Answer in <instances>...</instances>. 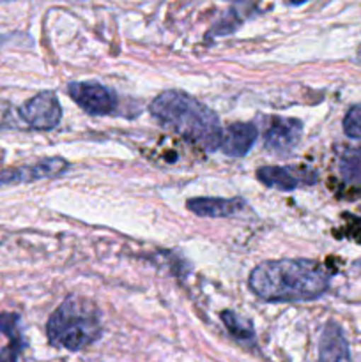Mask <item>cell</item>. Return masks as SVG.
<instances>
[{"label":"cell","instance_id":"7","mask_svg":"<svg viewBox=\"0 0 361 362\" xmlns=\"http://www.w3.org/2000/svg\"><path fill=\"white\" fill-rule=\"evenodd\" d=\"M67 168H69V165L62 158H46L34 163V165L0 170V187L23 182H35V180L42 179H53V177L62 175Z\"/></svg>","mask_w":361,"mask_h":362},{"label":"cell","instance_id":"14","mask_svg":"<svg viewBox=\"0 0 361 362\" xmlns=\"http://www.w3.org/2000/svg\"><path fill=\"white\" fill-rule=\"evenodd\" d=\"M222 320L223 324H225L227 331H229L234 338L241 339V341H251V339H253V327H251L250 322L237 317L234 311H223Z\"/></svg>","mask_w":361,"mask_h":362},{"label":"cell","instance_id":"2","mask_svg":"<svg viewBox=\"0 0 361 362\" xmlns=\"http://www.w3.org/2000/svg\"><path fill=\"white\" fill-rule=\"evenodd\" d=\"M149 112L166 129L183 138L197 141L207 151H216L222 144V126L212 110L180 90L161 92L149 106Z\"/></svg>","mask_w":361,"mask_h":362},{"label":"cell","instance_id":"13","mask_svg":"<svg viewBox=\"0 0 361 362\" xmlns=\"http://www.w3.org/2000/svg\"><path fill=\"white\" fill-rule=\"evenodd\" d=\"M340 173L347 182H361V148H347L340 156Z\"/></svg>","mask_w":361,"mask_h":362},{"label":"cell","instance_id":"11","mask_svg":"<svg viewBox=\"0 0 361 362\" xmlns=\"http://www.w3.org/2000/svg\"><path fill=\"white\" fill-rule=\"evenodd\" d=\"M255 175L264 186L280 191H294L301 186V182H306L304 180L306 177L301 175L297 170L287 168V166H262Z\"/></svg>","mask_w":361,"mask_h":362},{"label":"cell","instance_id":"10","mask_svg":"<svg viewBox=\"0 0 361 362\" xmlns=\"http://www.w3.org/2000/svg\"><path fill=\"white\" fill-rule=\"evenodd\" d=\"M186 207L200 218H229L244 207L241 198H191Z\"/></svg>","mask_w":361,"mask_h":362},{"label":"cell","instance_id":"17","mask_svg":"<svg viewBox=\"0 0 361 362\" xmlns=\"http://www.w3.org/2000/svg\"><path fill=\"white\" fill-rule=\"evenodd\" d=\"M360 60H361V53H360Z\"/></svg>","mask_w":361,"mask_h":362},{"label":"cell","instance_id":"1","mask_svg":"<svg viewBox=\"0 0 361 362\" xmlns=\"http://www.w3.org/2000/svg\"><path fill=\"white\" fill-rule=\"evenodd\" d=\"M248 283L258 299L268 303H297L324 296L329 288V276L317 262L287 258L257 265Z\"/></svg>","mask_w":361,"mask_h":362},{"label":"cell","instance_id":"6","mask_svg":"<svg viewBox=\"0 0 361 362\" xmlns=\"http://www.w3.org/2000/svg\"><path fill=\"white\" fill-rule=\"evenodd\" d=\"M303 124L296 119L271 117L264 131V147L278 156H287L299 145Z\"/></svg>","mask_w":361,"mask_h":362},{"label":"cell","instance_id":"16","mask_svg":"<svg viewBox=\"0 0 361 362\" xmlns=\"http://www.w3.org/2000/svg\"><path fill=\"white\" fill-rule=\"evenodd\" d=\"M290 4H294V6H301V4H304V2H308V0H289Z\"/></svg>","mask_w":361,"mask_h":362},{"label":"cell","instance_id":"9","mask_svg":"<svg viewBox=\"0 0 361 362\" xmlns=\"http://www.w3.org/2000/svg\"><path fill=\"white\" fill-rule=\"evenodd\" d=\"M319 362H350L347 339L340 325L328 322L319 343Z\"/></svg>","mask_w":361,"mask_h":362},{"label":"cell","instance_id":"5","mask_svg":"<svg viewBox=\"0 0 361 362\" xmlns=\"http://www.w3.org/2000/svg\"><path fill=\"white\" fill-rule=\"evenodd\" d=\"M20 117L34 129L48 131L59 126L62 108L53 92H41L21 106Z\"/></svg>","mask_w":361,"mask_h":362},{"label":"cell","instance_id":"3","mask_svg":"<svg viewBox=\"0 0 361 362\" xmlns=\"http://www.w3.org/2000/svg\"><path fill=\"white\" fill-rule=\"evenodd\" d=\"M46 334L53 346L78 352L101 336L98 310L85 299L69 297L50 317Z\"/></svg>","mask_w":361,"mask_h":362},{"label":"cell","instance_id":"12","mask_svg":"<svg viewBox=\"0 0 361 362\" xmlns=\"http://www.w3.org/2000/svg\"><path fill=\"white\" fill-rule=\"evenodd\" d=\"M18 322H20L18 315H0V331L9 338V345L0 352V362H16L18 356L23 350V339H21L20 329H18Z\"/></svg>","mask_w":361,"mask_h":362},{"label":"cell","instance_id":"15","mask_svg":"<svg viewBox=\"0 0 361 362\" xmlns=\"http://www.w3.org/2000/svg\"><path fill=\"white\" fill-rule=\"evenodd\" d=\"M343 133L354 140H361V105L353 106L343 117Z\"/></svg>","mask_w":361,"mask_h":362},{"label":"cell","instance_id":"4","mask_svg":"<svg viewBox=\"0 0 361 362\" xmlns=\"http://www.w3.org/2000/svg\"><path fill=\"white\" fill-rule=\"evenodd\" d=\"M67 92L91 115H108L117 106L115 94L98 81H71Z\"/></svg>","mask_w":361,"mask_h":362},{"label":"cell","instance_id":"8","mask_svg":"<svg viewBox=\"0 0 361 362\" xmlns=\"http://www.w3.org/2000/svg\"><path fill=\"white\" fill-rule=\"evenodd\" d=\"M257 127L250 122L230 124L222 133V144L219 148L230 158H243L248 154L251 145L257 140Z\"/></svg>","mask_w":361,"mask_h":362}]
</instances>
